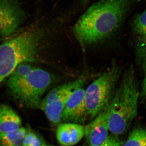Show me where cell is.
<instances>
[{"label":"cell","mask_w":146,"mask_h":146,"mask_svg":"<svg viewBox=\"0 0 146 146\" xmlns=\"http://www.w3.org/2000/svg\"><path fill=\"white\" fill-rule=\"evenodd\" d=\"M138 0H101L76 22L73 33L81 44H97L110 37L121 26Z\"/></svg>","instance_id":"obj_1"},{"label":"cell","mask_w":146,"mask_h":146,"mask_svg":"<svg viewBox=\"0 0 146 146\" xmlns=\"http://www.w3.org/2000/svg\"><path fill=\"white\" fill-rule=\"evenodd\" d=\"M43 29L33 26L9 36L0 45V84L19 65L39 62Z\"/></svg>","instance_id":"obj_2"},{"label":"cell","mask_w":146,"mask_h":146,"mask_svg":"<svg viewBox=\"0 0 146 146\" xmlns=\"http://www.w3.org/2000/svg\"><path fill=\"white\" fill-rule=\"evenodd\" d=\"M139 91L132 66L125 71L106 108L110 131L119 136L126 132L138 112Z\"/></svg>","instance_id":"obj_3"},{"label":"cell","mask_w":146,"mask_h":146,"mask_svg":"<svg viewBox=\"0 0 146 146\" xmlns=\"http://www.w3.org/2000/svg\"><path fill=\"white\" fill-rule=\"evenodd\" d=\"M7 79V86L13 98L32 108L39 107L42 96L54 80L48 72L27 63L19 65Z\"/></svg>","instance_id":"obj_4"},{"label":"cell","mask_w":146,"mask_h":146,"mask_svg":"<svg viewBox=\"0 0 146 146\" xmlns=\"http://www.w3.org/2000/svg\"><path fill=\"white\" fill-rule=\"evenodd\" d=\"M121 73V68L115 63L109 70L95 80L85 90L86 115L96 117L107 107L114 95Z\"/></svg>","instance_id":"obj_5"},{"label":"cell","mask_w":146,"mask_h":146,"mask_svg":"<svg viewBox=\"0 0 146 146\" xmlns=\"http://www.w3.org/2000/svg\"><path fill=\"white\" fill-rule=\"evenodd\" d=\"M27 18L26 12L18 0H0V37L12 36Z\"/></svg>","instance_id":"obj_6"},{"label":"cell","mask_w":146,"mask_h":146,"mask_svg":"<svg viewBox=\"0 0 146 146\" xmlns=\"http://www.w3.org/2000/svg\"><path fill=\"white\" fill-rule=\"evenodd\" d=\"M85 90L79 88L73 91L68 97L63 109L62 122L81 123L86 115L85 103Z\"/></svg>","instance_id":"obj_7"},{"label":"cell","mask_w":146,"mask_h":146,"mask_svg":"<svg viewBox=\"0 0 146 146\" xmlns=\"http://www.w3.org/2000/svg\"><path fill=\"white\" fill-rule=\"evenodd\" d=\"M106 108L84 127V136L89 146H99L108 137L109 129Z\"/></svg>","instance_id":"obj_8"},{"label":"cell","mask_w":146,"mask_h":146,"mask_svg":"<svg viewBox=\"0 0 146 146\" xmlns=\"http://www.w3.org/2000/svg\"><path fill=\"white\" fill-rule=\"evenodd\" d=\"M56 138L63 146H72L79 143L84 136V127L79 124L60 123L58 126Z\"/></svg>","instance_id":"obj_9"},{"label":"cell","mask_w":146,"mask_h":146,"mask_svg":"<svg viewBox=\"0 0 146 146\" xmlns=\"http://www.w3.org/2000/svg\"><path fill=\"white\" fill-rule=\"evenodd\" d=\"M131 27L138 60L146 56V9L134 17Z\"/></svg>","instance_id":"obj_10"},{"label":"cell","mask_w":146,"mask_h":146,"mask_svg":"<svg viewBox=\"0 0 146 146\" xmlns=\"http://www.w3.org/2000/svg\"><path fill=\"white\" fill-rule=\"evenodd\" d=\"M86 82L85 78L80 77L74 81L56 86L50 91L46 97L42 99L39 105L47 104L55 100L68 98L73 91L82 87Z\"/></svg>","instance_id":"obj_11"},{"label":"cell","mask_w":146,"mask_h":146,"mask_svg":"<svg viewBox=\"0 0 146 146\" xmlns=\"http://www.w3.org/2000/svg\"><path fill=\"white\" fill-rule=\"evenodd\" d=\"M21 126V118L11 107L6 105L0 106V132L15 131Z\"/></svg>","instance_id":"obj_12"},{"label":"cell","mask_w":146,"mask_h":146,"mask_svg":"<svg viewBox=\"0 0 146 146\" xmlns=\"http://www.w3.org/2000/svg\"><path fill=\"white\" fill-rule=\"evenodd\" d=\"M26 133V129L23 127L11 132H0V146H22Z\"/></svg>","instance_id":"obj_13"},{"label":"cell","mask_w":146,"mask_h":146,"mask_svg":"<svg viewBox=\"0 0 146 146\" xmlns=\"http://www.w3.org/2000/svg\"><path fill=\"white\" fill-rule=\"evenodd\" d=\"M122 146H146V129L142 127L133 129Z\"/></svg>","instance_id":"obj_14"},{"label":"cell","mask_w":146,"mask_h":146,"mask_svg":"<svg viewBox=\"0 0 146 146\" xmlns=\"http://www.w3.org/2000/svg\"><path fill=\"white\" fill-rule=\"evenodd\" d=\"M46 142L42 136L30 128L27 129L22 146H44Z\"/></svg>","instance_id":"obj_15"},{"label":"cell","mask_w":146,"mask_h":146,"mask_svg":"<svg viewBox=\"0 0 146 146\" xmlns=\"http://www.w3.org/2000/svg\"><path fill=\"white\" fill-rule=\"evenodd\" d=\"M115 135L108 136L105 141L99 146H122L123 143Z\"/></svg>","instance_id":"obj_16"},{"label":"cell","mask_w":146,"mask_h":146,"mask_svg":"<svg viewBox=\"0 0 146 146\" xmlns=\"http://www.w3.org/2000/svg\"><path fill=\"white\" fill-rule=\"evenodd\" d=\"M143 68L144 72V79L142 84L141 94L146 99V56L138 60Z\"/></svg>","instance_id":"obj_17"},{"label":"cell","mask_w":146,"mask_h":146,"mask_svg":"<svg viewBox=\"0 0 146 146\" xmlns=\"http://www.w3.org/2000/svg\"><path fill=\"white\" fill-rule=\"evenodd\" d=\"M7 38H1L0 37V42H2V41H3L4 40H5V39H6Z\"/></svg>","instance_id":"obj_18"},{"label":"cell","mask_w":146,"mask_h":146,"mask_svg":"<svg viewBox=\"0 0 146 146\" xmlns=\"http://www.w3.org/2000/svg\"><path fill=\"white\" fill-rule=\"evenodd\" d=\"M82 1L84 3H86L88 2L89 1V0H82Z\"/></svg>","instance_id":"obj_19"},{"label":"cell","mask_w":146,"mask_h":146,"mask_svg":"<svg viewBox=\"0 0 146 146\" xmlns=\"http://www.w3.org/2000/svg\"><path fill=\"white\" fill-rule=\"evenodd\" d=\"M44 146H50V145H47V144H46V145Z\"/></svg>","instance_id":"obj_20"},{"label":"cell","mask_w":146,"mask_h":146,"mask_svg":"<svg viewBox=\"0 0 146 146\" xmlns=\"http://www.w3.org/2000/svg\"><path fill=\"white\" fill-rule=\"evenodd\" d=\"M50 146H54L50 145Z\"/></svg>","instance_id":"obj_21"}]
</instances>
